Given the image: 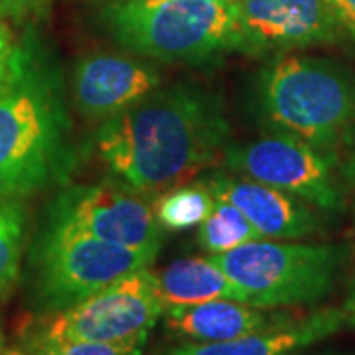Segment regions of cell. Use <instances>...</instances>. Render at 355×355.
<instances>
[{
    "label": "cell",
    "instance_id": "cell-1",
    "mask_svg": "<svg viewBox=\"0 0 355 355\" xmlns=\"http://www.w3.org/2000/svg\"><path fill=\"white\" fill-rule=\"evenodd\" d=\"M229 137L221 99L184 81L154 89L103 121L95 148L114 180L148 196L176 188L217 162Z\"/></svg>",
    "mask_w": 355,
    "mask_h": 355
},
{
    "label": "cell",
    "instance_id": "cell-2",
    "mask_svg": "<svg viewBox=\"0 0 355 355\" xmlns=\"http://www.w3.org/2000/svg\"><path fill=\"white\" fill-rule=\"evenodd\" d=\"M55 81L32 58L0 91V200L22 198L64 178L73 164Z\"/></svg>",
    "mask_w": 355,
    "mask_h": 355
},
{
    "label": "cell",
    "instance_id": "cell-3",
    "mask_svg": "<svg viewBox=\"0 0 355 355\" xmlns=\"http://www.w3.org/2000/svg\"><path fill=\"white\" fill-rule=\"evenodd\" d=\"M259 113L275 130L330 153L355 125V76L312 55H277L257 79Z\"/></svg>",
    "mask_w": 355,
    "mask_h": 355
},
{
    "label": "cell",
    "instance_id": "cell-4",
    "mask_svg": "<svg viewBox=\"0 0 355 355\" xmlns=\"http://www.w3.org/2000/svg\"><path fill=\"white\" fill-rule=\"evenodd\" d=\"M237 0H113L103 20L123 48L160 62H203L235 48Z\"/></svg>",
    "mask_w": 355,
    "mask_h": 355
},
{
    "label": "cell",
    "instance_id": "cell-5",
    "mask_svg": "<svg viewBox=\"0 0 355 355\" xmlns=\"http://www.w3.org/2000/svg\"><path fill=\"white\" fill-rule=\"evenodd\" d=\"M259 308L304 306L324 300L345 261L340 245L257 239L227 253L209 254Z\"/></svg>",
    "mask_w": 355,
    "mask_h": 355
},
{
    "label": "cell",
    "instance_id": "cell-6",
    "mask_svg": "<svg viewBox=\"0 0 355 355\" xmlns=\"http://www.w3.org/2000/svg\"><path fill=\"white\" fill-rule=\"evenodd\" d=\"M158 251L101 241L76 229H44L32 249L34 296L42 314L60 312L114 280L153 265Z\"/></svg>",
    "mask_w": 355,
    "mask_h": 355
},
{
    "label": "cell",
    "instance_id": "cell-7",
    "mask_svg": "<svg viewBox=\"0 0 355 355\" xmlns=\"http://www.w3.org/2000/svg\"><path fill=\"white\" fill-rule=\"evenodd\" d=\"M162 314L164 306L156 288V272L146 266L65 310L42 314L34 330L26 336L144 345Z\"/></svg>",
    "mask_w": 355,
    "mask_h": 355
},
{
    "label": "cell",
    "instance_id": "cell-8",
    "mask_svg": "<svg viewBox=\"0 0 355 355\" xmlns=\"http://www.w3.org/2000/svg\"><path fill=\"white\" fill-rule=\"evenodd\" d=\"M223 160L243 176L296 196L320 209L338 211L343 205L330 153L291 132L277 130L257 140L231 144Z\"/></svg>",
    "mask_w": 355,
    "mask_h": 355
},
{
    "label": "cell",
    "instance_id": "cell-9",
    "mask_svg": "<svg viewBox=\"0 0 355 355\" xmlns=\"http://www.w3.org/2000/svg\"><path fill=\"white\" fill-rule=\"evenodd\" d=\"M48 223L135 249L160 251L162 245V227L153 203L119 180L62 191L51 202Z\"/></svg>",
    "mask_w": 355,
    "mask_h": 355
},
{
    "label": "cell",
    "instance_id": "cell-10",
    "mask_svg": "<svg viewBox=\"0 0 355 355\" xmlns=\"http://www.w3.org/2000/svg\"><path fill=\"white\" fill-rule=\"evenodd\" d=\"M235 51L268 55L331 44L343 28L328 0H237Z\"/></svg>",
    "mask_w": 355,
    "mask_h": 355
},
{
    "label": "cell",
    "instance_id": "cell-11",
    "mask_svg": "<svg viewBox=\"0 0 355 355\" xmlns=\"http://www.w3.org/2000/svg\"><path fill=\"white\" fill-rule=\"evenodd\" d=\"M158 87V71L128 55L91 53L73 71L76 107L93 121L111 119Z\"/></svg>",
    "mask_w": 355,
    "mask_h": 355
},
{
    "label": "cell",
    "instance_id": "cell-12",
    "mask_svg": "<svg viewBox=\"0 0 355 355\" xmlns=\"http://www.w3.org/2000/svg\"><path fill=\"white\" fill-rule=\"evenodd\" d=\"M203 182L214 198L235 205L263 239H302L320 229L310 203L253 178L211 174Z\"/></svg>",
    "mask_w": 355,
    "mask_h": 355
},
{
    "label": "cell",
    "instance_id": "cell-13",
    "mask_svg": "<svg viewBox=\"0 0 355 355\" xmlns=\"http://www.w3.org/2000/svg\"><path fill=\"white\" fill-rule=\"evenodd\" d=\"M343 310L326 308L304 318H286L268 330L225 342H184L164 355H288L342 328Z\"/></svg>",
    "mask_w": 355,
    "mask_h": 355
},
{
    "label": "cell",
    "instance_id": "cell-14",
    "mask_svg": "<svg viewBox=\"0 0 355 355\" xmlns=\"http://www.w3.org/2000/svg\"><path fill=\"white\" fill-rule=\"evenodd\" d=\"M288 316H275L268 308L239 300H209L202 304L168 308L166 330L186 342H225L277 326Z\"/></svg>",
    "mask_w": 355,
    "mask_h": 355
},
{
    "label": "cell",
    "instance_id": "cell-15",
    "mask_svg": "<svg viewBox=\"0 0 355 355\" xmlns=\"http://www.w3.org/2000/svg\"><path fill=\"white\" fill-rule=\"evenodd\" d=\"M156 288L164 310L209 300L247 302L245 292L229 279L211 257H188L170 263L156 275Z\"/></svg>",
    "mask_w": 355,
    "mask_h": 355
},
{
    "label": "cell",
    "instance_id": "cell-16",
    "mask_svg": "<svg viewBox=\"0 0 355 355\" xmlns=\"http://www.w3.org/2000/svg\"><path fill=\"white\" fill-rule=\"evenodd\" d=\"M214 205L216 198L203 180L162 191L153 203L156 221L166 231L200 227L209 217Z\"/></svg>",
    "mask_w": 355,
    "mask_h": 355
},
{
    "label": "cell",
    "instance_id": "cell-17",
    "mask_svg": "<svg viewBox=\"0 0 355 355\" xmlns=\"http://www.w3.org/2000/svg\"><path fill=\"white\" fill-rule=\"evenodd\" d=\"M263 239L253 223L229 202L217 200L209 217L198 229V243L209 254L227 253L245 243Z\"/></svg>",
    "mask_w": 355,
    "mask_h": 355
},
{
    "label": "cell",
    "instance_id": "cell-18",
    "mask_svg": "<svg viewBox=\"0 0 355 355\" xmlns=\"http://www.w3.org/2000/svg\"><path fill=\"white\" fill-rule=\"evenodd\" d=\"M26 211L18 198L0 200V298L20 275L24 249Z\"/></svg>",
    "mask_w": 355,
    "mask_h": 355
},
{
    "label": "cell",
    "instance_id": "cell-19",
    "mask_svg": "<svg viewBox=\"0 0 355 355\" xmlns=\"http://www.w3.org/2000/svg\"><path fill=\"white\" fill-rule=\"evenodd\" d=\"M28 355H142V345L85 342V340H53L26 336Z\"/></svg>",
    "mask_w": 355,
    "mask_h": 355
},
{
    "label": "cell",
    "instance_id": "cell-20",
    "mask_svg": "<svg viewBox=\"0 0 355 355\" xmlns=\"http://www.w3.org/2000/svg\"><path fill=\"white\" fill-rule=\"evenodd\" d=\"M30 58L32 55L22 46H18L10 26L0 16V91L10 87L24 73Z\"/></svg>",
    "mask_w": 355,
    "mask_h": 355
},
{
    "label": "cell",
    "instance_id": "cell-21",
    "mask_svg": "<svg viewBox=\"0 0 355 355\" xmlns=\"http://www.w3.org/2000/svg\"><path fill=\"white\" fill-rule=\"evenodd\" d=\"M334 14L338 16L343 32L349 34L355 44V0H328Z\"/></svg>",
    "mask_w": 355,
    "mask_h": 355
},
{
    "label": "cell",
    "instance_id": "cell-22",
    "mask_svg": "<svg viewBox=\"0 0 355 355\" xmlns=\"http://www.w3.org/2000/svg\"><path fill=\"white\" fill-rule=\"evenodd\" d=\"M42 2H44V0H6L10 16H20V14L30 12L32 8L40 6Z\"/></svg>",
    "mask_w": 355,
    "mask_h": 355
},
{
    "label": "cell",
    "instance_id": "cell-23",
    "mask_svg": "<svg viewBox=\"0 0 355 355\" xmlns=\"http://www.w3.org/2000/svg\"><path fill=\"white\" fill-rule=\"evenodd\" d=\"M342 310L343 316H345V324L355 328V291L349 294V298L345 300V304H343Z\"/></svg>",
    "mask_w": 355,
    "mask_h": 355
},
{
    "label": "cell",
    "instance_id": "cell-24",
    "mask_svg": "<svg viewBox=\"0 0 355 355\" xmlns=\"http://www.w3.org/2000/svg\"><path fill=\"white\" fill-rule=\"evenodd\" d=\"M0 355H28L20 349H0Z\"/></svg>",
    "mask_w": 355,
    "mask_h": 355
},
{
    "label": "cell",
    "instance_id": "cell-25",
    "mask_svg": "<svg viewBox=\"0 0 355 355\" xmlns=\"http://www.w3.org/2000/svg\"><path fill=\"white\" fill-rule=\"evenodd\" d=\"M349 174L355 178V146H354V153L349 156Z\"/></svg>",
    "mask_w": 355,
    "mask_h": 355
},
{
    "label": "cell",
    "instance_id": "cell-26",
    "mask_svg": "<svg viewBox=\"0 0 355 355\" xmlns=\"http://www.w3.org/2000/svg\"><path fill=\"white\" fill-rule=\"evenodd\" d=\"M4 14H10L8 12V4H6V0H0V16H4Z\"/></svg>",
    "mask_w": 355,
    "mask_h": 355
}]
</instances>
